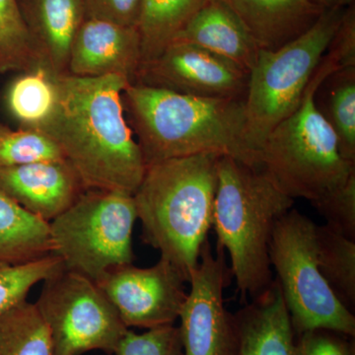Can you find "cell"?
<instances>
[{"mask_svg": "<svg viewBox=\"0 0 355 355\" xmlns=\"http://www.w3.org/2000/svg\"><path fill=\"white\" fill-rule=\"evenodd\" d=\"M128 83L119 76H58L57 106L41 132L58 144L86 190L132 196L146 173L121 99Z\"/></svg>", "mask_w": 355, "mask_h": 355, "instance_id": "1", "label": "cell"}, {"mask_svg": "<svg viewBox=\"0 0 355 355\" xmlns=\"http://www.w3.org/2000/svg\"><path fill=\"white\" fill-rule=\"evenodd\" d=\"M121 99L146 167L200 153L257 167L247 144L245 99L196 97L135 83L125 86Z\"/></svg>", "mask_w": 355, "mask_h": 355, "instance_id": "2", "label": "cell"}, {"mask_svg": "<svg viewBox=\"0 0 355 355\" xmlns=\"http://www.w3.org/2000/svg\"><path fill=\"white\" fill-rule=\"evenodd\" d=\"M220 156L200 153L147 166L132 195L142 240L189 282L212 227Z\"/></svg>", "mask_w": 355, "mask_h": 355, "instance_id": "3", "label": "cell"}, {"mask_svg": "<svg viewBox=\"0 0 355 355\" xmlns=\"http://www.w3.org/2000/svg\"><path fill=\"white\" fill-rule=\"evenodd\" d=\"M293 203L260 168L219 157L212 227L217 249L227 252L231 275L245 297H256L272 284L270 238Z\"/></svg>", "mask_w": 355, "mask_h": 355, "instance_id": "4", "label": "cell"}, {"mask_svg": "<svg viewBox=\"0 0 355 355\" xmlns=\"http://www.w3.org/2000/svg\"><path fill=\"white\" fill-rule=\"evenodd\" d=\"M338 69L324 53L298 108L268 133L257 151V168L289 198H304L311 205L355 175V163L343 157L335 132L314 103L318 85Z\"/></svg>", "mask_w": 355, "mask_h": 355, "instance_id": "5", "label": "cell"}, {"mask_svg": "<svg viewBox=\"0 0 355 355\" xmlns=\"http://www.w3.org/2000/svg\"><path fill=\"white\" fill-rule=\"evenodd\" d=\"M347 8V7H345ZM345 8L327 9L304 34L275 51H260L245 96L248 146L256 156L268 133L298 108L328 51Z\"/></svg>", "mask_w": 355, "mask_h": 355, "instance_id": "6", "label": "cell"}, {"mask_svg": "<svg viewBox=\"0 0 355 355\" xmlns=\"http://www.w3.org/2000/svg\"><path fill=\"white\" fill-rule=\"evenodd\" d=\"M137 219L132 195L89 189L49 222L51 254L67 272L98 282L111 268L132 263Z\"/></svg>", "mask_w": 355, "mask_h": 355, "instance_id": "7", "label": "cell"}, {"mask_svg": "<svg viewBox=\"0 0 355 355\" xmlns=\"http://www.w3.org/2000/svg\"><path fill=\"white\" fill-rule=\"evenodd\" d=\"M316 225L295 209L280 217L270 238V266L295 335L324 329L354 338V313L336 298L318 266Z\"/></svg>", "mask_w": 355, "mask_h": 355, "instance_id": "8", "label": "cell"}, {"mask_svg": "<svg viewBox=\"0 0 355 355\" xmlns=\"http://www.w3.org/2000/svg\"><path fill=\"white\" fill-rule=\"evenodd\" d=\"M35 305L50 333L53 355L114 354L130 330L95 282L64 270L44 280Z\"/></svg>", "mask_w": 355, "mask_h": 355, "instance_id": "9", "label": "cell"}, {"mask_svg": "<svg viewBox=\"0 0 355 355\" xmlns=\"http://www.w3.org/2000/svg\"><path fill=\"white\" fill-rule=\"evenodd\" d=\"M217 251L216 256L207 240L191 273V289L179 316L184 355H236L235 316L226 309L223 296L232 275L224 252Z\"/></svg>", "mask_w": 355, "mask_h": 355, "instance_id": "10", "label": "cell"}, {"mask_svg": "<svg viewBox=\"0 0 355 355\" xmlns=\"http://www.w3.org/2000/svg\"><path fill=\"white\" fill-rule=\"evenodd\" d=\"M127 328L174 324L186 301L189 280L165 259L150 268L130 265L111 268L96 282Z\"/></svg>", "mask_w": 355, "mask_h": 355, "instance_id": "11", "label": "cell"}, {"mask_svg": "<svg viewBox=\"0 0 355 355\" xmlns=\"http://www.w3.org/2000/svg\"><path fill=\"white\" fill-rule=\"evenodd\" d=\"M249 73L196 44L173 42L153 62L140 65L132 83L196 97L245 99Z\"/></svg>", "mask_w": 355, "mask_h": 355, "instance_id": "12", "label": "cell"}, {"mask_svg": "<svg viewBox=\"0 0 355 355\" xmlns=\"http://www.w3.org/2000/svg\"><path fill=\"white\" fill-rule=\"evenodd\" d=\"M85 191L65 159L0 166V193L48 223Z\"/></svg>", "mask_w": 355, "mask_h": 355, "instance_id": "13", "label": "cell"}, {"mask_svg": "<svg viewBox=\"0 0 355 355\" xmlns=\"http://www.w3.org/2000/svg\"><path fill=\"white\" fill-rule=\"evenodd\" d=\"M140 64L141 43L137 27L85 18L70 49L67 74L119 76L132 83Z\"/></svg>", "mask_w": 355, "mask_h": 355, "instance_id": "14", "label": "cell"}, {"mask_svg": "<svg viewBox=\"0 0 355 355\" xmlns=\"http://www.w3.org/2000/svg\"><path fill=\"white\" fill-rule=\"evenodd\" d=\"M40 62L55 76L67 73L70 49L85 20L83 0H17Z\"/></svg>", "mask_w": 355, "mask_h": 355, "instance_id": "15", "label": "cell"}, {"mask_svg": "<svg viewBox=\"0 0 355 355\" xmlns=\"http://www.w3.org/2000/svg\"><path fill=\"white\" fill-rule=\"evenodd\" d=\"M236 355H295V333L277 279L234 314Z\"/></svg>", "mask_w": 355, "mask_h": 355, "instance_id": "16", "label": "cell"}, {"mask_svg": "<svg viewBox=\"0 0 355 355\" xmlns=\"http://www.w3.org/2000/svg\"><path fill=\"white\" fill-rule=\"evenodd\" d=\"M260 50L275 51L304 34L324 9L312 0H223ZM327 10V9H326Z\"/></svg>", "mask_w": 355, "mask_h": 355, "instance_id": "17", "label": "cell"}, {"mask_svg": "<svg viewBox=\"0 0 355 355\" xmlns=\"http://www.w3.org/2000/svg\"><path fill=\"white\" fill-rule=\"evenodd\" d=\"M173 42L196 44L251 71L260 48L223 0H210Z\"/></svg>", "mask_w": 355, "mask_h": 355, "instance_id": "18", "label": "cell"}, {"mask_svg": "<svg viewBox=\"0 0 355 355\" xmlns=\"http://www.w3.org/2000/svg\"><path fill=\"white\" fill-rule=\"evenodd\" d=\"M58 76L46 65L38 64L11 81L6 105L18 128L41 132L57 106Z\"/></svg>", "mask_w": 355, "mask_h": 355, "instance_id": "19", "label": "cell"}, {"mask_svg": "<svg viewBox=\"0 0 355 355\" xmlns=\"http://www.w3.org/2000/svg\"><path fill=\"white\" fill-rule=\"evenodd\" d=\"M314 103L335 132L343 157L355 163V65L324 77L315 91Z\"/></svg>", "mask_w": 355, "mask_h": 355, "instance_id": "20", "label": "cell"}, {"mask_svg": "<svg viewBox=\"0 0 355 355\" xmlns=\"http://www.w3.org/2000/svg\"><path fill=\"white\" fill-rule=\"evenodd\" d=\"M51 253L48 222L0 193V261L27 263Z\"/></svg>", "mask_w": 355, "mask_h": 355, "instance_id": "21", "label": "cell"}, {"mask_svg": "<svg viewBox=\"0 0 355 355\" xmlns=\"http://www.w3.org/2000/svg\"><path fill=\"white\" fill-rule=\"evenodd\" d=\"M209 1L142 0L137 26L141 43V64L158 58Z\"/></svg>", "mask_w": 355, "mask_h": 355, "instance_id": "22", "label": "cell"}, {"mask_svg": "<svg viewBox=\"0 0 355 355\" xmlns=\"http://www.w3.org/2000/svg\"><path fill=\"white\" fill-rule=\"evenodd\" d=\"M318 266L336 298L347 310L355 309V240L328 225H316Z\"/></svg>", "mask_w": 355, "mask_h": 355, "instance_id": "23", "label": "cell"}, {"mask_svg": "<svg viewBox=\"0 0 355 355\" xmlns=\"http://www.w3.org/2000/svg\"><path fill=\"white\" fill-rule=\"evenodd\" d=\"M0 355H53L50 333L35 303L0 314Z\"/></svg>", "mask_w": 355, "mask_h": 355, "instance_id": "24", "label": "cell"}, {"mask_svg": "<svg viewBox=\"0 0 355 355\" xmlns=\"http://www.w3.org/2000/svg\"><path fill=\"white\" fill-rule=\"evenodd\" d=\"M40 62L17 0H0V73L22 72Z\"/></svg>", "mask_w": 355, "mask_h": 355, "instance_id": "25", "label": "cell"}, {"mask_svg": "<svg viewBox=\"0 0 355 355\" xmlns=\"http://www.w3.org/2000/svg\"><path fill=\"white\" fill-rule=\"evenodd\" d=\"M62 270V261L53 254L27 263L0 261V314L27 300L33 287Z\"/></svg>", "mask_w": 355, "mask_h": 355, "instance_id": "26", "label": "cell"}, {"mask_svg": "<svg viewBox=\"0 0 355 355\" xmlns=\"http://www.w3.org/2000/svg\"><path fill=\"white\" fill-rule=\"evenodd\" d=\"M62 159L60 147L46 133L20 128L13 130L0 121V166Z\"/></svg>", "mask_w": 355, "mask_h": 355, "instance_id": "27", "label": "cell"}, {"mask_svg": "<svg viewBox=\"0 0 355 355\" xmlns=\"http://www.w3.org/2000/svg\"><path fill=\"white\" fill-rule=\"evenodd\" d=\"M114 355H184L179 327H158L135 334L128 330Z\"/></svg>", "mask_w": 355, "mask_h": 355, "instance_id": "28", "label": "cell"}, {"mask_svg": "<svg viewBox=\"0 0 355 355\" xmlns=\"http://www.w3.org/2000/svg\"><path fill=\"white\" fill-rule=\"evenodd\" d=\"M312 205L326 225L355 240V175L342 188Z\"/></svg>", "mask_w": 355, "mask_h": 355, "instance_id": "29", "label": "cell"}, {"mask_svg": "<svg viewBox=\"0 0 355 355\" xmlns=\"http://www.w3.org/2000/svg\"><path fill=\"white\" fill-rule=\"evenodd\" d=\"M295 336V355H355L354 338L338 331L318 329Z\"/></svg>", "mask_w": 355, "mask_h": 355, "instance_id": "30", "label": "cell"}, {"mask_svg": "<svg viewBox=\"0 0 355 355\" xmlns=\"http://www.w3.org/2000/svg\"><path fill=\"white\" fill-rule=\"evenodd\" d=\"M86 18L137 27L142 0H83Z\"/></svg>", "mask_w": 355, "mask_h": 355, "instance_id": "31", "label": "cell"}, {"mask_svg": "<svg viewBox=\"0 0 355 355\" xmlns=\"http://www.w3.org/2000/svg\"><path fill=\"white\" fill-rule=\"evenodd\" d=\"M327 55L340 67L355 65V6L347 7L342 22L329 44Z\"/></svg>", "mask_w": 355, "mask_h": 355, "instance_id": "32", "label": "cell"}, {"mask_svg": "<svg viewBox=\"0 0 355 355\" xmlns=\"http://www.w3.org/2000/svg\"><path fill=\"white\" fill-rule=\"evenodd\" d=\"M312 1L324 10L336 7V0H312Z\"/></svg>", "mask_w": 355, "mask_h": 355, "instance_id": "33", "label": "cell"}, {"mask_svg": "<svg viewBox=\"0 0 355 355\" xmlns=\"http://www.w3.org/2000/svg\"><path fill=\"white\" fill-rule=\"evenodd\" d=\"M354 4V0H336V6L338 7H349Z\"/></svg>", "mask_w": 355, "mask_h": 355, "instance_id": "34", "label": "cell"}]
</instances>
